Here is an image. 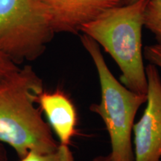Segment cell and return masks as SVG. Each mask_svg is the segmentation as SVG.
I'll use <instances>...</instances> for the list:
<instances>
[{
	"mask_svg": "<svg viewBox=\"0 0 161 161\" xmlns=\"http://www.w3.org/2000/svg\"><path fill=\"white\" fill-rule=\"evenodd\" d=\"M43 90V80L31 66L0 75V142L13 148L19 159L29 152L46 154L59 146L36 106Z\"/></svg>",
	"mask_w": 161,
	"mask_h": 161,
	"instance_id": "cell-1",
	"label": "cell"
},
{
	"mask_svg": "<svg viewBox=\"0 0 161 161\" xmlns=\"http://www.w3.org/2000/svg\"><path fill=\"white\" fill-rule=\"evenodd\" d=\"M148 0H137L109 8L89 23L80 32L102 46L117 64L120 79L127 88L147 95L148 80L143 63L142 31Z\"/></svg>",
	"mask_w": 161,
	"mask_h": 161,
	"instance_id": "cell-2",
	"label": "cell"
},
{
	"mask_svg": "<svg viewBox=\"0 0 161 161\" xmlns=\"http://www.w3.org/2000/svg\"><path fill=\"white\" fill-rule=\"evenodd\" d=\"M80 39L92 58L100 82L101 101L99 104H92L90 109L98 114L105 125L113 160L134 161L133 126L138 110L146 102L147 95L131 91L114 77L95 40L84 34Z\"/></svg>",
	"mask_w": 161,
	"mask_h": 161,
	"instance_id": "cell-3",
	"label": "cell"
},
{
	"mask_svg": "<svg viewBox=\"0 0 161 161\" xmlns=\"http://www.w3.org/2000/svg\"><path fill=\"white\" fill-rule=\"evenodd\" d=\"M55 34L43 0H0V52L15 64L39 58Z\"/></svg>",
	"mask_w": 161,
	"mask_h": 161,
	"instance_id": "cell-4",
	"label": "cell"
},
{
	"mask_svg": "<svg viewBox=\"0 0 161 161\" xmlns=\"http://www.w3.org/2000/svg\"><path fill=\"white\" fill-rule=\"evenodd\" d=\"M148 80L146 107L133 126L134 161L161 160V78L157 66L146 67Z\"/></svg>",
	"mask_w": 161,
	"mask_h": 161,
	"instance_id": "cell-5",
	"label": "cell"
},
{
	"mask_svg": "<svg viewBox=\"0 0 161 161\" xmlns=\"http://www.w3.org/2000/svg\"><path fill=\"white\" fill-rule=\"evenodd\" d=\"M55 33L77 35L84 24L127 0H43Z\"/></svg>",
	"mask_w": 161,
	"mask_h": 161,
	"instance_id": "cell-6",
	"label": "cell"
},
{
	"mask_svg": "<svg viewBox=\"0 0 161 161\" xmlns=\"http://www.w3.org/2000/svg\"><path fill=\"white\" fill-rule=\"evenodd\" d=\"M37 104L58 136L59 144L69 146L77 134V113L69 96L60 90H43L38 97Z\"/></svg>",
	"mask_w": 161,
	"mask_h": 161,
	"instance_id": "cell-7",
	"label": "cell"
},
{
	"mask_svg": "<svg viewBox=\"0 0 161 161\" xmlns=\"http://www.w3.org/2000/svg\"><path fill=\"white\" fill-rule=\"evenodd\" d=\"M144 26L161 43V0H148L145 10Z\"/></svg>",
	"mask_w": 161,
	"mask_h": 161,
	"instance_id": "cell-8",
	"label": "cell"
},
{
	"mask_svg": "<svg viewBox=\"0 0 161 161\" xmlns=\"http://www.w3.org/2000/svg\"><path fill=\"white\" fill-rule=\"evenodd\" d=\"M19 161H76L73 153L69 146L59 144L58 148L54 152L46 154H40L35 152H29Z\"/></svg>",
	"mask_w": 161,
	"mask_h": 161,
	"instance_id": "cell-9",
	"label": "cell"
},
{
	"mask_svg": "<svg viewBox=\"0 0 161 161\" xmlns=\"http://www.w3.org/2000/svg\"><path fill=\"white\" fill-rule=\"evenodd\" d=\"M144 56L150 64L161 68V43L147 46L144 49Z\"/></svg>",
	"mask_w": 161,
	"mask_h": 161,
	"instance_id": "cell-10",
	"label": "cell"
},
{
	"mask_svg": "<svg viewBox=\"0 0 161 161\" xmlns=\"http://www.w3.org/2000/svg\"><path fill=\"white\" fill-rule=\"evenodd\" d=\"M18 67V64H15L7 56L0 52V75L8 73Z\"/></svg>",
	"mask_w": 161,
	"mask_h": 161,
	"instance_id": "cell-11",
	"label": "cell"
},
{
	"mask_svg": "<svg viewBox=\"0 0 161 161\" xmlns=\"http://www.w3.org/2000/svg\"><path fill=\"white\" fill-rule=\"evenodd\" d=\"M0 161H8V156L4 143L0 142Z\"/></svg>",
	"mask_w": 161,
	"mask_h": 161,
	"instance_id": "cell-12",
	"label": "cell"
},
{
	"mask_svg": "<svg viewBox=\"0 0 161 161\" xmlns=\"http://www.w3.org/2000/svg\"><path fill=\"white\" fill-rule=\"evenodd\" d=\"M92 161H114L110 154L108 155H100L96 157L95 158L92 159Z\"/></svg>",
	"mask_w": 161,
	"mask_h": 161,
	"instance_id": "cell-13",
	"label": "cell"
},
{
	"mask_svg": "<svg viewBox=\"0 0 161 161\" xmlns=\"http://www.w3.org/2000/svg\"><path fill=\"white\" fill-rule=\"evenodd\" d=\"M136 1H137V0H127V3L126 4L134 3V2H136Z\"/></svg>",
	"mask_w": 161,
	"mask_h": 161,
	"instance_id": "cell-14",
	"label": "cell"
}]
</instances>
